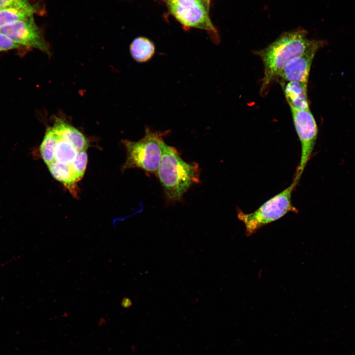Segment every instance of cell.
Returning <instances> with one entry per match:
<instances>
[{"instance_id": "1", "label": "cell", "mask_w": 355, "mask_h": 355, "mask_svg": "<svg viewBox=\"0 0 355 355\" xmlns=\"http://www.w3.org/2000/svg\"><path fill=\"white\" fill-rule=\"evenodd\" d=\"M308 32L302 28L282 34L272 43L256 52L264 66L261 93L265 94L268 87L291 60L320 43L321 40L311 39Z\"/></svg>"}, {"instance_id": "2", "label": "cell", "mask_w": 355, "mask_h": 355, "mask_svg": "<svg viewBox=\"0 0 355 355\" xmlns=\"http://www.w3.org/2000/svg\"><path fill=\"white\" fill-rule=\"evenodd\" d=\"M200 174L196 163L184 161L175 147L165 144L157 175L169 201L181 199L191 185L200 182Z\"/></svg>"}, {"instance_id": "3", "label": "cell", "mask_w": 355, "mask_h": 355, "mask_svg": "<svg viewBox=\"0 0 355 355\" xmlns=\"http://www.w3.org/2000/svg\"><path fill=\"white\" fill-rule=\"evenodd\" d=\"M168 132L154 131L146 128L144 137L140 141H124L127 159L123 170L138 168L147 173L157 174L166 144L163 138Z\"/></svg>"}, {"instance_id": "4", "label": "cell", "mask_w": 355, "mask_h": 355, "mask_svg": "<svg viewBox=\"0 0 355 355\" xmlns=\"http://www.w3.org/2000/svg\"><path fill=\"white\" fill-rule=\"evenodd\" d=\"M298 182L294 178L288 187L252 213H246L238 211V218L244 224L247 236L254 234L262 226L281 218L290 212H296V209L292 205L291 197Z\"/></svg>"}, {"instance_id": "5", "label": "cell", "mask_w": 355, "mask_h": 355, "mask_svg": "<svg viewBox=\"0 0 355 355\" xmlns=\"http://www.w3.org/2000/svg\"><path fill=\"white\" fill-rule=\"evenodd\" d=\"M295 130L301 145L300 164L295 178L299 180L309 161L317 138L318 129L315 118L309 108H290Z\"/></svg>"}, {"instance_id": "6", "label": "cell", "mask_w": 355, "mask_h": 355, "mask_svg": "<svg viewBox=\"0 0 355 355\" xmlns=\"http://www.w3.org/2000/svg\"><path fill=\"white\" fill-rule=\"evenodd\" d=\"M171 14L185 29L197 28L208 32L215 42L219 40L217 31L212 23L204 4L195 2L184 5H168Z\"/></svg>"}, {"instance_id": "7", "label": "cell", "mask_w": 355, "mask_h": 355, "mask_svg": "<svg viewBox=\"0 0 355 355\" xmlns=\"http://www.w3.org/2000/svg\"><path fill=\"white\" fill-rule=\"evenodd\" d=\"M0 32L22 47L36 48L50 55L48 44L34 16L0 26Z\"/></svg>"}, {"instance_id": "8", "label": "cell", "mask_w": 355, "mask_h": 355, "mask_svg": "<svg viewBox=\"0 0 355 355\" xmlns=\"http://www.w3.org/2000/svg\"><path fill=\"white\" fill-rule=\"evenodd\" d=\"M321 41L302 55L294 58L285 66L279 77L286 81H295L308 83L312 63L318 50L324 44Z\"/></svg>"}, {"instance_id": "9", "label": "cell", "mask_w": 355, "mask_h": 355, "mask_svg": "<svg viewBox=\"0 0 355 355\" xmlns=\"http://www.w3.org/2000/svg\"><path fill=\"white\" fill-rule=\"evenodd\" d=\"M52 128L59 138L71 143L78 151L86 150L88 142L77 129L57 118Z\"/></svg>"}, {"instance_id": "10", "label": "cell", "mask_w": 355, "mask_h": 355, "mask_svg": "<svg viewBox=\"0 0 355 355\" xmlns=\"http://www.w3.org/2000/svg\"><path fill=\"white\" fill-rule=\"evenodd\" d=\"M308 83L288 81L284 88L286 100L290 108L297 109L309 108L307 96Z\"/></svg>"}, {"instance_id": "11", "label": "cell", "mask_w": 355, "mask_h": 355, "mask_svg": "<svg viewBox=\"0 0 355 355\" xmlns=\"http://www.w3.org/2000/svg\"><path fill=\"white\" fill-rule=\"evenodd\" d=\"M37 12L32 5L28 7L9 6L0 9V27L27 19Z\"/></svg>"}, {"instance_id": "12", "label": "cell", "mask_w": 355, "mask_h": 355, "mask_svg": "<svg viewBox=\"0 0 355 355\" xmlns=\"http://www.w3.org/2000/svg\"><path fill=\"white\" fill-rule=\"evenodd\" d=\"M130 53L133 59L144 63L152 58L155 53L154 43L148 38L140 36L135 38L130 44Z\"/></svg>"}, {"instance_id": "13", "label": "cell", "mask_w": 355, "mask_h": 355, "mask_svg": "<svg viewBox=\"0 0 355 355\" xmlns=\"http://www.w3.org/2000/svg\"><path fill=\"white\" fill-rule=\"evenodd\" d=\"M47 166L52 176L75 194V183L77 181L69 165L61 164L54 160Z\"/></svg>"}, {"instance_id": "14", "label": "cell", "mask_w": 355, "mask_h": 355, "mask_svg": "<svg viewBox=\"0 0 355 355\" xmlns=\"http://www.w3.org/2000/svg\"><path fill=\"white\" fill-rule=\"evenodd\" d=\"M58 137L52 127L46 129L39 150L40 155L47 165L54 160V151Z\"/></svg>"}, {"instance_id": "15", "label": "cell", "mask_w": 355, "mask_h": 355, "mask_svg": "<svg viewBox=\"0 0 355 355\" xmlns=\"http://www.w3.org/2000/svg\"><path fill=\"white\" fill-rule=\"evenodd\" d=\"M78 152L71 143L58 137L54 151V160L61 164L69 165L75 159Z\"/></svg>"}, {"instance_id": "16", "label": "cell", "mask_w": 355, "mask_h": 355, "mask_svg": "<svg viewBox=\"0 0 355 355\" xmlns=\"http://www.w3.org/2000/svg\"><path fill=\"white\" fill-rule=\"evenodd\" d=\"M87 163V154L86 150L80 151L69 166L76 181L83 176Z\"/></svg>"}, {"instance_id": "17", "label": "cell", "mask_w": 355, "mask_h": 355, "mask_svg": "<svg viewBox=\"0 0 355 355\" xmlns=\"http://www.w3.org/2000/svg\"><path fill=\"white\" fill-rule=\"evenodd\" d=\"M5 34L0 32V52L22 48Z\"/></svg>"}, {"instance_id": "18", "label": "cell", "mask_w": 355, "mask_h": 355, "mask_svg": "<svg viewBox=\"0 0 355 355\" xmlns=\"http://www.w3.org/2000/svg\"><path fill=\"white\" fill-rule=\"evenodd\" d=\"M32 5L28 0H0V9L14 6L28 7Z\"/></svg>"}, {"instance_id": "19", "label": "cell", "mask_w": 355, "mask_h": 355, "mask_svg": "<svg viewBox=\"0 0 355 355\" xmlns=\"http://www.w3.org/2000/svg\"><path fill=\"white\" fill-rule=\"evenodd\" d=\"M168 5L177 4V5H184L192 3L200 2L203 3L202 0H168L167 1Z\"/></svg>"}, {"instance_id": "20", "label": "cell", "mask_w": 355, "mask_h": 355, "mask_svg": "<svg viewBox=\"0 0 355 355\" xmlns=\"http://www.w3.org/2000/svg\"><path fill=\"white\" fill-rule=\"evenodd\" d=\"M121 305L123 308H128L132 306V302L129 298L124 297L121 301Z\"/></svg>"}, {"instance_id": "21", "label": "cell", "mask_w": 355, "mask_h": 355, "mask_svg": "<svg viewBox=\"0 0 355 355\" xmlns=\"http://www.w3.org/2000/svg\"><path fill=\"white\" fill-rule=\"evenodd\" d=\"M202 0L203 2L206 7L207 8V9L208 10H209L211 0Z\"/></svg>"}, {"instance_id": "22", "label": "cell", "mask_w": 355, "mask_h": 355, "mask_svg": "<svg viewBox=\"0 0 355 355\" xmlns=\"http://www.w3.org/2000/svg\"><path fill=\"white\" fill-rule=\"evenodd\" d=\"M166 1H167L168 0H165Z\"/></svg>"}]
</instances>
